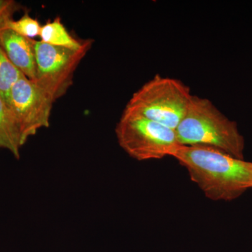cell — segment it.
Returning a JSON list of instances; mask_svg holds the SVG:
<instances>
[{"mask_svg":"<svg viewBox=\"0 0 252 252\" xmlns=\"http://www.w3.org/2000/svg\"><path fill=\"white\" fill-rule=\"evenodd\" d=\"M207 198L235 200L251 189L252 162L217 149L180 146L172 155Z\"/></svg>","mask_w":252,"mask_h":252,"instance_id":"obj_1","label":"cell"},{"mask_svg":"<svg viewBox=\"0 0 252 252\" xmlns=\"http://www.w3.org/2000/svg\"><path fill=\"white\" fill-rule=\"evenodd\" d=\"M39 37L40 41L49 45L73 50L81 49L84 44V41L77 40L69 34L59 17L41 26Z\"/></svg>","mask_w":252,"mask_h":252,"instance_id":"obj_9","label":"cell"},{"mask_svg":"<svg viewBox=\"0 0 252 252\" xmlns=\"http://www.w3.org/2000/svg\"><path fill=\"white\" fill-rule=\"evenodd\" d=\"M251 187L252 188V184H251Z\"/></svg>","mask_w":252,"mask_h":252,"instance_id":"obj_13","label":"cell"},{"mask_svg":"<svg viewBox=\"0 0 252 252\" xmlns=\"http://www.w3.org/2000/svg\"><path fill=\"white\" fill-rule=\"evenodd\" d=\"M93 40L84 41L81 49L73 50L35 41L36 77L33 81L56 101L73 84L74 72L92 46Z\"/></svg>","mask_w":252,"mask_h":252,"instance_id":"obj_5","label":"cell"},{"mask_svg":"<svg viewBox=\"0 0 252 252\" xmlns=\"http://www.w3.org/2000/svg\"><path fill=\"white\" fill-rule=\"evenodd\" d=\"M41 26L42 25L37 20L32 18L28 13H26L17 21L9 20L5 25L4 29L10 30L19 35L33 39L39 36Z\"/></svg>","mask_w":252,"mask_h":252,"instance_id":"obj_11","label":"cell"},{"mask_svg":"<svg viewBox=\"0 0 252 252\" xmlns=\"http://www.w3.org/2000/svg\"><path fill=\"white\" fill-rule=\"evenodd\" d=\"M21 4L14 0H0V31L4 29L5 25L13 19L15 13L21 9Z\"/></svg>","mask_w":252,"mask_h":252,"instance_id":"obj_12","label":"cell"},{"mask_svg":"<svg viewBox=\"0 0 252 252\" xmlns=\"http://www.w3.org/2000/svg\"><path fill=\"white\" fill-rule=\"evenodd\" d=\"M192 97L190 88L182 81L157 74L134 93L124 111L176 130Z\"/></svg>","mask_w":252,"mask_h":252,"instance_id":"obj_3","label":"cell"},{"mask_svg":"<svg viewBox=\"0 0 252 252\" xmlns=\"http://www.w3.org/2000/svg\"><path fill=\"white\" fill-rule=\"evenodd\" d=\"M23 146L17 122L9 104L0 96V149L7 150L16 158Z\"/></svg>","mask_w":252,"mask_h":252,"instance_id":"obj_8","label":"cell"},{"mask_svg":"<svg viewBox=\"0 0 252 252\" xmlns=\"http://www.w3.org/2000/svg\"><path fill=\"white\" fill-rule=\"evenodd\" d=\"M115 133L123 150L138 161L172 157L180 146L175 130L126 111L118 122Z\"/></svg>","mask_w":252,"mask_h":252,"instance_id":"obj_4","label":"cell"},{"mask_svg":"<svg viewBox=\"0 0 252 252\" xmlns=\"http://www.w3.org/2000/svg\"><path fill=\"white\" fill-rule=\"evenodd\" d=\"M54 102L23 74L12 86L8 104L17 122L23 145L38 131L49 127Z\"/></svg>","mask_w":252,"mask_h":252,"instance_id":"obj_6","label":"cell"},{"mask_svg":"<svg viewBox=\"0 0 252 252\" xmlns=\"http://www.w3.org/2000/svg\"><path fill=\"white\" fill-rule=\"evenodd\" d=\"M22 75L0 46V96L6 103L8 104L11 88Z\"/></svg>","mask_w":252,"mask_h":252,"instance_id":"obj_10","label":"cell"},{"mask_svg":"<svg viewBox=\"0 0 252 252\" xmlns=\"http://www.w3.org/2000/svg\"><path fill=\"white\" fill-rule=\"evenodd\" d=\"M35 41L8 29L0 31V46L11 63L25 77H36Z\"/></svg>","mask_w":252,"mask_h":252,"instance_id":"obj_7","label":"cell"},{"mask_svg":"<svg viewBox=\"0 0 252 252\" xmlns=\"http://www.w3.org/2000/svg\"><path fill=\"white\" fill-rule=\"evenodd\" d=\"M175 130L181 146L210 147L244 159L245 140L236 122L225 117L210 99L193 95Z\"/></svg>","mask_w":252,"mask_h":252,"instance_id":"obj_2","label":"cell"}]
</instances>
